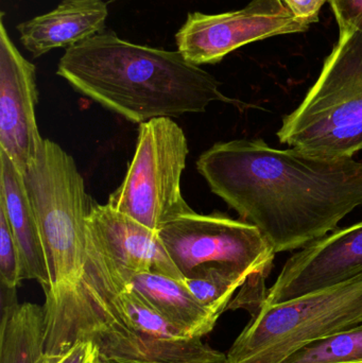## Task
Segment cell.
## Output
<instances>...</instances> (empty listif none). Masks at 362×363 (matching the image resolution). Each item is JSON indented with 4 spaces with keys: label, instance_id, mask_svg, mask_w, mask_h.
<instances>
[{
    "label": "cell",
    "instance_id": "1",
    "mask_svg": "<svg viewBox=\"0 0 362 363\" xmlns=\"http://www.w3.org/2000/svg\"><path fill=\"white\" fill-rule=\"evenodd\" d=\"M199 174L276 253L303 249L337 230L362 205V163L263 140L217 143L200 155Z\"/></svg>",
    "mask_w": 362,
    "mask_h": 363
},
{
    "label": "cell",
    "instance_id": "2",
    "mask_svg": "<svg viewBox=\"0 0 362 363\" xmlns=\"http://www.w3.org/2000/svg\"><path fill=\"white\" fill-rule=\"evenodd\" d=\"M57 74L85 97L138 125L203 113L213 102H237L180 51L133 44L112 31L66 49Z\"/></svg>",
    "mask_w": 362,
    "mask_h": 363
},
{
    "label": "cell",
    "instance_id": "3",
    "mask_svg": "<svg viewBox=\"0 0 362 363\" xmlns=\"http://www.w3.org/2000/svg\"><path fill=\"white\" fill-rule=\"evenodd\" d=\"M278 138L319 157H353L362 150V32L340 30L318 80L284 117Z\"/></svg>",
    "mask_w": 362,
    "mask_h": 363
},
{
    "label": "cell",
    "instance_id": "4",
    "mask_svg": "<svg viewBox=\"0 0 362 363\" xmlns=\"http://www.w3.org/2000/svg\"><path fill=\"white\" fill-rule=\"evenodd\" d=\"M362 325V273L276 305L261 304L234 341L230 363H283L308 343Z\"/></svg>",
    "mask_w": 362,
    "mask_h": 363
},
{
    "label": "cell",
    "instance_id": "5",
    "mask_svg": "<svg viewBox=\"0 0 362 363\" xmlns=\"http://www.w3.org/2000/svg\"><path fill=\"white\" fill-rule=\"evenodd\" d=\"M23 177L44 243L50 287L76 281L85 262L94 204L76 162L57 143L44 140Z\"/></svg>",
    "mask_w": 362,
    "mask_h": 363
},
{
    "label": "cell",
    "instance_id": "6",
    "mask_svg": "<svg viewBox=\"0 0 362 363\" xmlns=\"http://www.w3.org/2000/svg\"><path fill=\"white\" fill-rule=\"evenodd\" d=\"M188 153L186 136L171 118L142 123L125 179L106 204L157 232L193 213L181 189Z\"/></svg>",
    "mask_w": 362,
    "mask_h": 363
},
{
    "label": "cell",
    "instance_id": "7",
    "mask_svg": "<svg viewBox=\"0 0 362 363\" xmlns=\"http://www.w3.org/2000/svg\"><path fill=\"white\" fill-rule=\"evenodd\" d=\"M159 238L184 279L206 267H222L248 277L242 287L266 291L276 251L261 230L225 213L183 216L159 230Z\"/></svg>",
    "mask_w": 362,
    "mask_h": 363
},
{
    "label": "cell",
    "instance_id": "8",
    "mask_svg": "<svg viewBox=\"0 0 362 363\" xmlns=\"http://www.w3.org/2000/svg\"><path fill=\"white\" fill-rule=\"evenodd\" d=\"M308 29L310 26L298 21L282 0H252L242 10L221 14L188 13L176 42L185 59L200 66L219 63L250 43Z\"/></svg>",
    "mask_w": 362,
    "mask_h": 363
},
{
    "label": "cell",
    "instance_id": "9",
    "mask_svg": "<svg viewBox=\"0 0 362 363\" xmlns=\"http://www.w3.org/2000/svg\"><path fill=\"white\" fill-rule=\"evenodd\" d=\"M85 256L128 284L134 275L145 272L185 279L168 255L157 230L108 204L94 203L91 207L87 219Z\"/></svg>",
    "mask_w": 362,
    "mask_h": 363
},
{
    "label": "cell",
    "instance_id": "10",
    "mask_svg": "<svg viewBox=\"0 0 362 363\" xmlns=\"http://www.w3.org/2000/svg\"><path fill=\"white\" fill-rule=\"evenodd\" d=\"M36 68L11 40L0 17V151L21 172L38 157L43 138L36 123Z\"/></svg>",
    "mask_w": 362,
    "mask_h": 363
},
{
    "label": "cell",
    "instance_id": "11",
    "mask_svg": "<svg viewBox=\"0 0 362 363\" xmlns=\"http://www.w3.org/2000/svg\"><path fill=\"white\" fill-rule=\"evenodd\" d=\"M362 273V222L333 230L293 254L264 304L276 305L349 281Z\"/></svg>",
    "mask_w": 362,
    "mask_h": 363
},
{
    "label": "cell",
    "instance_id": "12",
    "mask_svg": "<svg viewBox=\"0 0 362 363\" xmlns=\"http://www.w3.org/2000/svg\"><path fill=\"white\" fill-rule=\"evenodd\" d=\"M108 10L102 0H63L55 10L17 26L19 40L34 59L66 49L104 31Z\"/></svg>",
    "mask_w": 362,
    "mask_h": 363
},
{
    "label": "cell",
    "instance_id": "13",
    "mask_svg": "<svg viewBox=\"0 0 362 363\" xmlns=\"http://www.w3.org/2000/svg\"><path fill=\"white\" fill-rule=\"evenodd\" d=\"M0 207L4 209L21 255V281L51 286L44 243L23 183V172L0 151Z\"/></svg>",
    "mask_w": 362,
    "mask_h": 363
},
{
    "label": "cell",
    "instance_id": "14",
    "mask_svg": "<svg viewBox=\"0 0 362 363\" xmlns=\"http://www.w3.org/2000/svg\"><path fill=\"white\" fill-rule=\"evenodd\" d=\"M132 288L187 338H202L214 330L219 315L199 302L184 281L157 273L134 275Z\"/></svg>",
    "mask_w": 362,
    "mask_h": 363
},
{
    "label": "cell",
    "instance_id": "15",
    "mask_svg": "<svg viewBox=\"0 0 362 363\" xmlns=\"http://www.w3.org/2000/svg\"><path fill=\"white\" fill-rule=\"evenodd\" d=\"M0 363H43L45 357L44 307L19 304L17 288L1 285Z\"/></svg>",
    "mask_w": 362,
    "mask_h": 363
},
{
    "label": "cell",
    "instance_id": "16",
    "mask_svg": "<svg viewBox=\"0 0 362 363\" xmlns=\"http://www.w3.org/2000/svg\"><path fill=\"white\" fill-rule=\"evenodd\" d=\"M247 281L248 277L242 273L222 267H206L184 279L193 296L219 317L227 311L236 290Z\"/></svg>",
    "mask_w": 362,
    "mask_h": 363
},
{
    "label": "cell",
    "instance_id": "17",
    "mask_svg": "<svg viewBox=\"0 0 362 363\" xmlns=\"http://www.w3.org/2000/svg\"><path fill=\"white\" fill-rule=\"evenodd\" d=\"M283 363H362V325L308 343Z\"/></svg>",
    "mask_w": 362,
    "mask_h": 363
},
{
    "label": "cell",
    "instance_id": "18",
    "mask_svg": "<svg viewBox=\"0 0 362 363\" xmlns=\"http://www.w3.org/2000/svg\"><path fill=\"white\" fill-rule=\"evenodd\" d=\"M21 281V255L14 235L0 207V284L17 288Z\"/></svg>",
    "mask_w": 362,
    "mask_h": 363
},
{
    "label": "cell",
    "instance_id": "19",
    "mask_svg": "<svg viewBox=\"0 0 362 363\" xmlns=\"http://www.w3.org/2000/svg\"><path fill=\"white\" fill-rule=\"evenodd\" d=\"M43 363H104L99 349L91 341H78L57 355L45 354Z\"/></svg>",
    "mask_w": 362,
    "mask_h": 363
},
{
    "label": "cell",
    "instance_id": "20",
    "mask_svg": "<svg viewBox=\"0 0 362 363\" xmlns=\"http://www.w3.org/2000/svg\"><path fill=\"white\" fill-rule=\"evenodd\" d=\"M340 30L362 32V0H329Z\"/></svg>",
    "mask_w": 362,
    "mask_h": 363
},
{
    "label": "cell",
    "instance_id": "21",
    "mask_svg": "<svg viewBox=\"0 0 362 363\" xmlns=\"http://www.w3.org/2000/svg\"><path fill=\"white\" fill-rule=\"evenodd\" d=\"M298 21L310 26L318 23L319 12L327 0H282Z\"/></svg>",
    "mask_w": 362,
    "mask_h": 363
},
{
    "label": "cell",
    "instance_id": "22",
    "mask_svg": "<svg viewBox=\"0 0 362 363\" xmlns=\"http://www.w3.org/2000/svg\"><path fill=\"white\" fill-rule=\"evenodd\" d=\"M104 363H153V362H132V360H121V359H111L104 360ZM191 363H230L227 359V356L221 352H217L214 356L208 358V359L201 360V362H191Z\"/></svg>",
    "mask_w": 362,
    "mask_h": 363
}]
</instances>
